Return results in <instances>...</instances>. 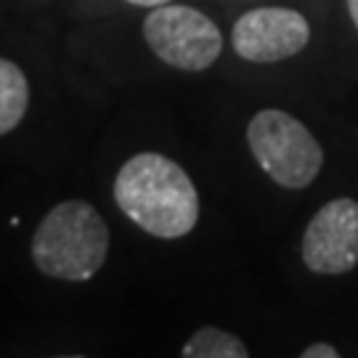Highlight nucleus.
<instances>
[{
    "mask_svg": "<svg viewBox=\"0 0 358 358\" xmlns=\"http://www.w3.org/2000/svg\"><path fill=\"white\" fill-rule=\"evenodd\" d=\"M115 199L138 229L159 239H180L199 220L194 180L178 162L157 152L136 154L120 167Z\"/></svg>",
    "mask_w": 358,
    "mask_h": 358,
    "instance_id": "f257e3e1",
    "label": "nucleus"
},
{
    "mask_svg": "<svg viewBox=\"0 0 358 358\" xmlns=\"http://www.w3.org/2000/svg\"><path fill=\"white\" fill-rule=\"evenodd\" d=\"M109 252V229L90 202L66 199L40 220L32 260L45 276L62 282L93 279Z\"/></svg>",
    "mask_w": 358,
    "mask_h": 358,
    "instance_id": "f03ea898",
    "label": "nucleus"
},
{
    "mask_svg": "<svg viewBox=\"0 0 358 358\" xmlns=\"http://www.w3.org/2000/svg\"><path fill=\"white\" fill-rule=\"evenodd\" d=\"M247 143L266 170L284 189H306L310 186L324 165V152L316 136L282 109H263L247 125Z\"/></svg>",
    "mask_w": 358,
    "mask_h": 358,
    "instance_id": "7ed1b4c3",
    "label": "nucleus"
},
{
    "mask_svg": "<svg viewBox=\"0 0 358 358\" xmlns=\"http://www.w3.org/2000/svg\"><path fill=\"white\" fill-rule=\"evenodd\" d=\"M143 38L157 59L180 72H202L223 51V35L215 22L189 6H157L143 22Z\"/></svg>",
    "mask_w": 358,
    "mask_h": 358,
    "instance_id": "20e7f679",
    "label": "nucleus"
},
{
    "mask_svg": "<svg viewBox=\"0 0 358 358\" xmlns=\"http://www.w3.org/2000/svg\"><path fill=\"white\" fill-rule=\"evenodd\" d=\"M303 263L313 273L340 276L358 266V202L340 196L310 217L303 234Z\"/></svg>",
    "mask_w": 358,
    "mask_h": 358,
    "instance_id": "39448f33",
    "label": "nucleus"
},
{
    "mask_svg": "<svg viewBox=\"0 0 358 358\" xmlns=\"http://www.w3.org/2000/svg\"><path fill=\"white\" fill-rule=\"evenodd\" d=\"M234 51L252 64H273L300 53L310 40V27L303 13L279 6H266L239 16L234 24Z\"/></svg>",
    "mask_w": 358,
    "mask_h": 358,
    "instance_id": "423d86ee",
    "label": "nucleus"
},
{
    "mask_svg": "<svg viewBox=\"0 0 358 358\" xmlns=\"http://www.w3.org/2000/svg\"><path fill=\"white\" fill-rule=\"evenodd\" d=\"M29 106V83L19 66L0 59V136L19 128Z\"/></svg>",
    "mask_w": 358,
    "mask_h": 358,
    "instance_id": "0eeeda50",
    "label": "nucleus"
},
{
    "mask_svg": "<svg viewBox=\"0 0 358 358\" xmlns=\"http://www.w3.org/2000/svg\"><path fill=\"white\" fill-rule=\"evenodd\" d=\"M186 358H247L250 350L236 334L217 329V327H202L189 337L183 345Z\"/></svg>",
    "mask_w": 358,
    "mask_h": 358,
    "instance_id": "6e6552de",
    "label": "nucleus"
},
{
    "mask_svg": "<svg viewBox=\"0 0 358 358\" xmlns=\"http://www.w3.org/2000/svg\"><path fill=\"white\" fill-rule=\"evenodd\" d=\"M303 358H340V350L327 343H313L303 350Z\"/></svg>",
    "mask_w": 358,
    "mask_h": 358,
    "instance_id": "1a4fd4ad",
    "label": "nucleus"
},
{
    "mask_svg": "<svg viewBox=\"0 0 358 358\" xmlns=\"http://www.w3.org/2000/svg\"><path fill=\"white\" fill-rule=\"evenodd\" d=\"M133 6H146V8H157V6H165L170 0H128Z\"/></svg>",
    "mask_w": 358,
    "mask_h": 358,
    "instance_id": "9d476101",
    "label": "nucleus"
},
{
    "mask_svg": "<svg viewBox=\"0 0 358 358\" xmlns=\"http://www.w3.org/2000/svg\"><path fill=\"white\" fill-rule=\"evenodd\" d=\"M348 11H350V19L358 29V0H348Z\"/></svg>",
    "mask_w": 358,
    "mask_h": 358,
    "instance_id": "9b49d317",
    "label": "nucleus"
}]
</instances>
